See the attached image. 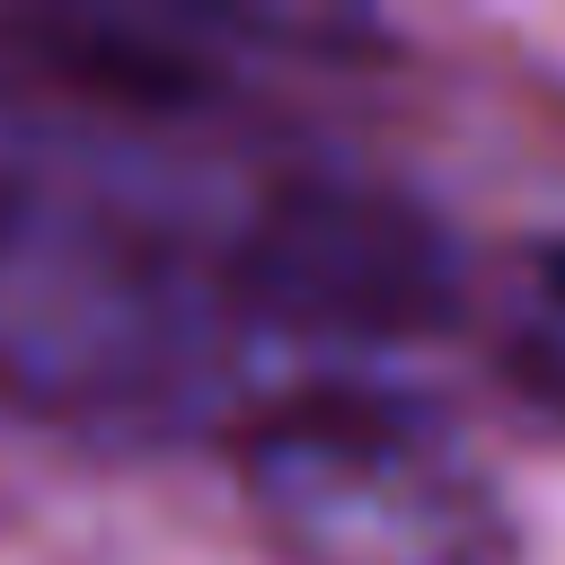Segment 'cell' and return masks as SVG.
Instances as JSON below:
<instances>
[{"mask_svg": "<svg viewBox=\"0 0 565 565\" xmlns=\"http://www.w3.org/2000/svg\"><path fill=\"white\" fill-rule=\"evenodd\" d=\"M168 124L0 62V397L44 424L168 433L221 397L238 221H203Z\"/></svg>", "mask_w": 565, "mask_h": 565, "instance_id": "1", "label": "cell"}, {"mask_svg": "<svg viewBox=\"0 0 565 565\" xmlns=\"http://www.w3.org/2000/svg\"><path fill=\"white\" fill-rule=\"evenodd\" d=\"M238 494L282 565H521L494 468L424 397L318 380L238 433Z\"/></svg>", "mask_w": 565, "mask_h": 565, "instance_id": "2", "label": "cell"}, {"mask_svg": "<svg viewBox=\"0 0 565 565\" xmlns=\"http://www.w3.org/2000/svg\"><path fill=\"white\" fill-rule=\"evenodd\" d=\"M512 362L530 371V388H547V397L565 406V247H547L539 274H530V291H521Z\"/></svg>", "mask_w": 565, "mask_h": 565, "instance_id": "4", "label": "cell"}, {"mask_svg": "<svg viewBox=\"0 0 565 565\" xmlns=\"http://www.w3.org/2000/svg\"><path fill=\"white\" fill-rule=\"evenodd\" d=\"M238 335L300 353L424 344L468 309V265L441 212L371 177H282L230 230Z\"/></svg>", "mask_w": 565, "mask_h": 565, "instance_id": "3", "label": "cell"}]
</instances>
